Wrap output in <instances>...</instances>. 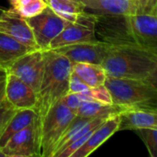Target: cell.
I'll use <instances>...</instances> for the list:
<instances>
[{"label": "cell", "mask_w": 157, "mask_h": 157, "mask_svg": "<svg viewBox=\"0 0 157 157\" xmlns=\"http://www.w3.org/2000/svg\"><path fill=\"white\" fill-rule=\"evenodd\" d=\"M44 74L34 109L37 114L35 123L38 137H40L41 123L46 114L69 93V83L73 68V63L68 58L53 50L44 51Z\"/></svg>", "instance_id": "obj_2"}, {"label": "cell", "mask_w": 157, "mask_h": 157, "mask_svg": "<svg viewBox=\"0 0 157 157\" xmlns=\"http://www.w3.org/2000/svg\"><path fill=\"white\" fill-rule=\"evenodd\" d=\"M75 1H80V2H82V0H75Z\"/></svg>", "instance_id": "obj_33"}, {"label": "cell", "mask_w": 157, "mask_h": 157, "mask_svg": "<svg viewBox=\"0 0 157 157\" xmlns=\"http://www.w3.org/2000/svg\"><path fill=\"white\" fill-rule=\"evenodd\" d=\"M36 119L37 114L34 109H17L15 115L8 121L0 137V147L2 148L13 135L32 124Z\"/></svg>", "instance_id": "obj_17"}, {"label": "cell", "mask_w": 157, "mask_h": 157, "mask_svg": "<svg viewBox=\"0 0 157 157\" xmlns=\"http://www.w3.org/2000/svg\"><path fill=\"white\" fill-rule=\"evenodd\" d=\"M93 98L89 96L82 93H68L66 96H64L61 101L68 108L70 109L75 114L77 109L81 106V104L85 101H92Z\"/></svg>", "instance_id": "obj_23"}, {"label": "cell", "mask_w": 157, "mask_h": 157, "mask_svg": "<svg viewBox=\"0 0 157 157\" xmlns=\"http://www.w3.org/2000/svg\"><path fill=\"white\" fill-rule=\"evenodd\" d=\"M7 75H8V73H7L6 69L3 68V67H0V83L6 80Z\"/></svg>", "instance_id": "obj_29"}, {"label": "cell", "mask_w": 157, "mask_h": 157, "mask_svg": "<svg viewBox=\"0 0 157 157\" xmlns=\"http://www.w3.org/2000/svg\"><path fill=\"white\" fill-rule=\"evenodd\" d=\"M33 51L9 35L0 32V67L7 68L16 60Z\"/></svg>", "instance_id": "obj_15"}, {"label": "cell", "mask_w": 157, "mask_h": 157, "mask_svg": "<svg viewBox=\"0 0 157 157\" xmlns=\"http://www.w3.org/2000/svg\"><path fill=\"white\" fill-rule=\"evenodd\" d=\"M90 87L86 85L77 75L74 73L71 74L70 83H69V93H84L87 91Z\"/></svg>", "instance_id": "obj_25"}, {"label": "cell", "mask_w": 157, "mask_h": 157, "mask_svg": "<svg viewBox=\"0 0 157 157\" xmlns=\"http://www.w3.org/2000/svg\"><path fill=\"white\" fill-rule=\"evenodd\" d=\"M6 157L40 156L35 121L13 135L2 147Z\"/></svg>", "instance_id": "obj_10"}, {"label": "cell", "mask_w": 157, "mask_h": 157, "mask_svg": "<svg viewBox=\"0 0 157 157\" xmlns=\"http://www.w3.org/2000/svg\"><path fill=\"white\" fill-rule=\"evenodd\" d=\"M82 94H86L89 96L90 98H92L93 100L103 103V104H108V105L113 104L111 95L105 85H102L97 87H90L87 91Z\"/></svg>", "instance_id": "obj_22"}, {"label": "cell", "mask_w": 157, "mask_h": 157, "mask_svg": "<svg viewBox=\"0 0 157 157\" xmlns=\"http://www.w3.org/2000/svg\"><path fill=\"white\" fill-rule=\"evenodd\" d=\"M110 44L104 40L87 41L62 46L53 51L64 55L72 63H88L101 64L105 59Z\"/></svg>", "instance_id": "obj_9"}, {"label": "cell", "mask_w": 157, "mask_h": 157, "mask_svg": "<svg viewBox=\"0 0 157 157\" xmlns=\"http://www.w3.org/2000/svg\"><path fill=\"white\" fill-rule=\"evenodd\" d=\"M96 21V14L86 11L81 13L75 21L67 22L62 32L51 42L49 50L75 43L98 40L95 29Z\"/></svg>", "instance_id": "obj_6"}, {"label": "cell", "mask_w": 157, "mask_h": 157, "mask_svg": "<svg viewBox=\"0 0 157 157\" xmlns=\"http://www.w3.org/2000/svg\"><path fill=\"white\" fill-rule=\"evenodd\" d=\"M135 132L145 144L149 155L152 157H157V128L139 129Z\"/></svg>", "instance_id": "obj_21"}, {"label": "cell", "mask_w": 157, "mask_h": 157, "mask_svg": "<svg viewBox=\"0 0 157 157\" xmlns=\"http://www.w3.org/2000/svg\"><path fill=\"white\" fill-rule=\"evenodd\" d=\"M4 11H5V9H4V8H2V7H0V17H2V15H3V13H4Z\"/></svg>", "instance_id": "obj_31"}, {"label": "cell", "mask_w": 157, "mask_h": 157, "mask_svg": "<svg viewBox=\"0 0 157 157\" xmlns=\"http://www.w3.org/2000/svg\"><path fill=\"white\" fill-rule=\"evenodd\" d=\"M6 98L16 109H35L38 93L17 76L8 74L6 84Z\"/></svg>", "instance_id": "obj_12"}, {"label": "cell", "mask_w": 157, "mask_h": 157, "mask_svg": "<svg viewBox=\"0 0 157 157\" xmlns=\"http://www.w3.org/2000/svg\"><path fill=\"white\" fill-rule=\"evenodd\" d=\"M44 67V51L33 50L16 60L6 68V71L8 74L17 76L38 93L43 77Z\"/></svg>", "instance_id": "obj_8"}, {"label": "cell", "mask_w": 157, "mask_h": 157, "mask_svg": "<svg viewBox=\"0 0 157 157\" xmlns=\"http://www.w3.org/2000/svg\"><path fill=\"white\" fill-rule=\"evenodd\" d=\"M156 63L157 50L150 51L132 45L110 44L101 65L108 76L144 80L154 70Z\"/></svg>", "instance_id": "obj_3"}, {"label": "cell", "mask_w": 157, "mask_h": 157, "mask_svg": "<svg viewBox=\"0 0 157 157\" xmlns=\"http://www.w3.org/2000/svg\"><path fill=\"white\" fill-rule=\"evenodd\" d=\"M114 105L134 107L157 96V91L144 80L107 76L105 84Z\"/></svg>", "instance_id": "obj_5"}, {"label": "cell", "mask_w": 157, "mask_h": 157, "mask_svg": "<svg viewBox=\"0 0 157 157\" xmlns=\"http://www.w3.org/2000/svg\"><path fill=\"white\" fill-rule=\"evenodd\" d=\"M120 116L119 131L157 128V111L155 110L128 107L120 113Z\"/></svg>", "instance_id": "obj_14"}, {"label": "cell", "mask_w": 157, "mask_h": 157, "mask_svg": "<svg viewBox=\"0 0 157 157\" xmlns=\"http://www.w3.org/2000/svg\"><path fill=\"white\" fill-rule=\"evenodd\" d=\"M49 6L63 19L74 22L78 16L86 11L83 2L75 0H49Z\"/></svg>", "instance_id": "obj_19"}, {"label": "cell", "mask_w": 157, "mask_h": 157, "mask_svg": "<svg viewBox=\"0 0 157 157\" xmlns=\"http://www.w3.org/2000/svg\"><path fill=\"white\" fill-rule=\"evenodd\" d=\"M134 108H141V109H147L157 111V96L155 98L149 99L142 104H139L137 106H134Z\"/></svg>", "instance_id": "obj_27"}, {"label": "cell", "mask_w": 157, "mask_h": 157, "mask_svg": "<svg viewBox=\"0 0 157 157\" xmlns=\"http://www.w3.org/2000/svg\"><path fill=\"white\" fill-rule=\"evenodd\" d=\"M126 109V107L118 106L114 104H103L95 100L85 101L77 109V110L75 111V115L83 118L93 119L100 116H112L115 114H120Z\"/></svg>", "instance_id": "obj_18"}, {"label": "cell", "mask_w": 157, "mask_h": 157, "mask_svg": "<svg viewBox=\"0 0 157 157\" xmlns=\"http://www.w3.org/2000/svg\"><path fill=\"white\" fill-rule=\"evenodd\" d=\"M121 122L120 114L109 117L100 126H98L91 134L86 143L80 147L71 157H86L95 152L108 139L119 131Z\"/></svg>", "instance_id": "obj_13"}, {"label": "cell", "mask_w": 157, "mask_h": 157, "mask_svg": "<svg viewBox=\"0 0 157 157\" xmlns=\"http://www.w3.org/2000/svg\"><path fill=\"white\" fill-rule=\"evenodd\" d=\"M0 32L9 35L31 50H40L27 18L11 8L5 9L0 17Z\"/></svg>", "instance_id": "obj_11"}, {"label": "cell", "mask_w": 157, "mask_h": 157, "mask_svg": "<svg viewBox=\"0 0 157 157\" xmlns=\"http://www.w3.org/2000/svg\"><path fill=\"white\" fill-rule=\"evenodd\" d=\"M0 157H6V155H5V154H4V152H3V150H2L1 147H0Z\"/></svg>", "instance_id": "obj_30"}, {"label": "cell", "mask_w": 157, "mask_h": 157, "mask_svg": "<svg viewBox=\"0 0 157 157\" xmlns=\"http://www.w3.org/2000/svg\"><path fill=\"white\" fill-rule=\"evenodd\" d=\"M96 27L104 41L110 44L137 46L143 49L157 50V14L143 13L107 18L96 14Z\"/></svg>", "instance_id": "obj_1"}, {"label": "cell", "mask_w": 157, "mask_h": 157, "mask_svg": "<svg viewBox=\"0 0 157 157\" xmlns=\"http://www.w3.org/2000/svg\"><path fill=\"white\" fill-rule=\"evenodd\" d=\"M46 1V3H48V5H49V0H45Z\"/></svg>", "instance_id": "obj_32"}, {"label": "cell", "mask_w": 157, "mask_h": 157, "mask_svg": "<svg viewBox=\"0 0 157 157\" xmlns=\"http://www.w3.org/2000/svg\"><path fill=\"white\" fill-rule=\"evenodd\" d=\"M75 114L61 100L46 114L40 131V149L41 157H52L54 148Z\"/></svg>", "instance_id": "obj_4"}, {"label": "cell", "mask_w": 157, "mask_h": 157, "mask_svg": "<svg viewBox=\"0 0 157 157\" xmlns=\"http://www.w3.org/2000/svg\"><path fill=\"white\" fill-rule=\"evenodd\" d=\"M27 21L33 31L39 49L42 51L50 49L51 42L62 32L68 22L58 16L50 6L41 13L27 18Z\"/></svg>", "instance_id": "obj_7"}, {"label": "cell", "mask_w": 157, "mask_h": 157, "mask_svg": "<svg viewBox=\"0 0 157 157\" xmlns=\"http://www.w3.org/2000/svg\"><path fill=\"white\" fill-rule=\"evenodd\" d=\"M72 73L77 75L89 87H97L104 85L108 76L101 64L88 63H73Z\"/></svg>", "instance_id": "obj_16"}, {"label": "cell", "mask_w": 157, "mask_h": 157, "mask_svg": "<svg viewBox=\"0 0 157 157\" xmlns=\"http://www.w3.org/2000/svg\"><path fill=\"white\" fill-rule=\"evenodd\" d=\"M144 81L157 91V63L154 70L148 75V76Z\"/></svg>", "instance_id": "obj_26"}, {"label": "cell", "mask_w": 157, "mask_h": 157, "mask_svg": "<svg viewBox=\"0 0 157 157\" xmlns=\"http://www.w3.org/2000/svg\"><path fill=\"white\" fill-rule=\"evenodd\" d=\"M11 9L25 18L41 13L49 5L45 0H9Z\"/></svg>", "instance_id": "obj_20"}, {"label": "cell", "mask_w": 157, "mask_h": 157, "mask_svg": "<svg viewBox=\"0 0 157 157\" xmlns=\"http://www.w3.org/2000/svg\"><path fill=\"white\" fill-rule=\"evenodd\" d=\"M6 80L0 83V104L6 98Z\"/></svg>", "instance_id": "obj_28"}, {"label": "cell", "mask_w": 157, "mask_h": 157, "mask_svg": "<svg viewBox=\"0 0 157 157\" xmlns=\"http://www.w3.org/2000/svg\"><path fill=\"white\" fill-rule=\"evenodd\" d=\"M17 109H16L6 98H5L0 104V137L4 132L8 121L15 115Z\"/></svg>", "instance_id": "obj_24"}]
</instances>
